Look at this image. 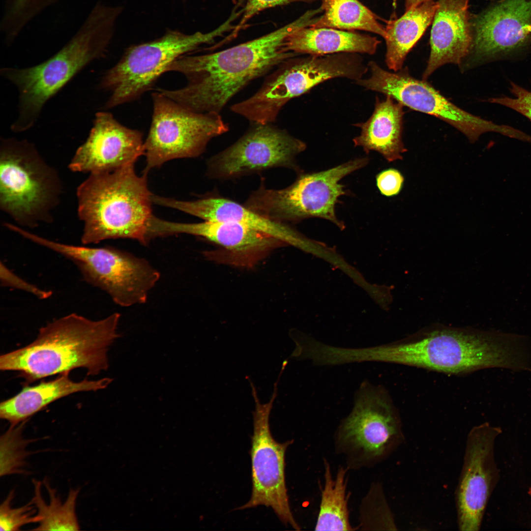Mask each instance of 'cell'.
I'll return each instance as SVG.
<instances>
[{"instance_id": "11", "label": "cell", "mask_w": 531, "mask_h": 531, "mask_svg": "<svg viewBox=\"0 0 531 531\" xmlns=\"http://www.w3.org/2000/svg\"><path fill=\"white\" fill-rule=\"evenodd\" d=\"M151 122L144 142L143 174L177 158L196 157L229 125L220 113L191 110L156 90L151 94Z\"/></svg>"}, {"instance_id": "10", "label": "cell", "mask_w": 531, "mask_h": 531, "mask_svg": "<svg viewBox=\"0 0 531 531\" xmlns=\"http://www.w3.org/2000/svg\"><path fill=\"white\" fill-rule=\"evenodd\" d=\"M367 157L357 158L328 170L298 173L295 180L280 189L267 188L263 178L259 187L253 191L243 204L270 220L287 224L311 217L329 220L341 229L336 204L347 194L340 183L345 177L367 165Z\"/></svg>"}, {"instance_id": "30", "label": "cell", "mask_w": 531, "mask_h": 531, "mask_svg": "<svg viewBox=\"0 0 531 531\" xmlns=\"http://www.w3.org/2000/svg\"><path fill=\"white\" fill-rule=\"evenodd\" d=\"M25 422L16 425H10L0 437L1 477L24 472L23 468L29 454L26 447L31 442V440L25 439L22 436Z\"/></svg>"}, {"instance_id": "32", "label": "cell", "mask_w": 531, "mask_h": 531, "mask_svg": "<svg viewBox=\"0 0 531 531\" xmlns=\"http://www.w3.org/2000/svg\"><path fill=\"white\" fill-rule=\"evenodd\" d=\"M509 90L513 97L490 98L488 101L510 108L531 121V91L513 82L510 83Z\"/></svg>"}, {"instance_id": "24", "label": "cell", "mask_w": 531, "mask_h": 531, "mask_svg": "<svg viewBox=\"0 0 531 531\" xmlns=\"http://www.w3.org/2000/svg\"><path fill=\"white\" fill-rule=\"evenodd\" d=\"M437 1L429 0L405 11L400 18L395 15L386 20L385 62L394 72L400 70L406 57L432 22Z\"/></svg>"}, {"instance_id": "2", "label": "cell", "mask_w": 531, "mask_h": 531, "mask_svg": "<svg viewBox=\"0 0 531 531\" xmlns=\"http://www.w3.org/2000/svg\"><path fill=\"white\" fill-rule=\"evenodd\" d=\"M312 22V15L306 12L292 22L255 39L219 52L181 56L167 72L181 74L186 85L176 89L156 90L194 111L220 113L250 82L299 55L287 49L286 39L294 31Z\"/></svg>"}, {"instance_id": "12", "label": "cell", "mask_w": 531, "mask_h": 531, "mask_svg": "<svg viewBox=\"0 0 531 531\" xmlns=\"http://www.w3.org/2000/svg\"><path fill=\"white\" fill-rule=\"evenodd\" d=\"M371 75L355 82L367 90L382 93L412 109L434 116L450 124L471 142L483 134L496 132L511 138L518 134L513 127L499 124L475 116L459 108L424 80L411 76L405 69L391 72L374 61L368 63Z\"/></svg>"}, {"instance_id": "7", "label": "cell", "mask_w": 531, "mask_h": 531, "mask_svg": "<svg viewBox=\"0 0 531 531\" xmlns=\"http://www.w3.org/2000/svg\"><path fill=\"white\" fill-rule=\"evenodd\" d=\"M398 411L387 390L362 381L355 391L350 413L333 436L334 450L349 471L374 467L398 446L403 436Z\"/></svg>"}, {"instance_id": "9", "label": "cell", "mask_w": 531, "mask_h": 531, "mask_svg": "<svg viewBox=\"0 0 531 531\" xmlns=\"http://www.w3.org/2000/svg\"><path fill=\"white\" fill-rule=\"evenodd\" d=\"M25 237L71 261L84 281L105 292L122 307L145 303L160 278L159 271L146 259L115 247L68 244L30 232Z\"/></svg>"}, {"instance_id": "4", "label": "cell", "mask_w": 531, "mask_h": 531, "mask_svg": "<svg viewBox=\"0 0 531 531\" xmlns=\"http://www.w3.org/2000/svg\"><path fill=\"white\" fill-rule=\"evenodd\" d=\"M122 9L97 2L74 35L50 58L31 67L0 70V75L19 92L12 131L22 132L33 127L49 100L87 65L105 55Z\"/></svg>"}, {"instance_id": "35", "label": "cell", "mask_w": 531, "mask_h": 531, "mask_svg": "<svg viewBox=\"0 0 531 531\" xmlns=\"http://www.w3.org/2000/svg\"><path fill=\"white\" fill-rule=\"evenodd\" d=\"M404 181L402 174L393 168L385 170L377 175V186L384 196L391 197L397 195L401 191Z\"/></svg>"}, {"instance_id": "37", "label": "cell", "mask_w": 531, "mask_h": 531, "mask_svg": "<svg viewBox=\"0 0 531 531\" xmlns=\"http://www.w3.org/2000/svg\"><path fill=\"white\" fill-rule=\"evenodd\" d=\"M528 493L530 496L531 497V487L529 488Z\"/></svg>"}, {"instance_id": "18", "label": "cell", "mask_w": 531, "mask_h": 531, "mask_svg": "<svg viewBox=\"0 0 531 531\" xmlns=\"http://www.w3.org/2000/svg\"><path fill=\"white\" fill-rule=\"evenodd\" d=\"M149 233L152 237L178 234L201 236L220 246L236 258L253 260L285 244L268 234L230 221L178 223L153 216L149 226Z\"/></svg>"}, {"instance_id": "14", "label": "cell", "mask_w": 531, "mask_h": 531, "mask_svg": "<svg viewBox=\"0 0 531 531\" xmlns=\"http://www.w3.org/2000/svg\"><path fill=\"white\" fill-rule=\"evenodd\" d=\"M252 124L235 143L208 160L209 177L234 179L277 167L300 173L295 159L306 144L271 123Z\"/></svg>"}, {"instance_id": "3", "label": "cell", "mask_w": 531, "mask_h": 531, "mask_svg": "<svg viewBox=\"0 0 531 531\" xmlns=\"http://www.w3.org/2000/svg\"><path fill=\"white\" fill-rule=\"evenodd\" d=\"M120 314L92 320L76 313L40 328L32 343L0 357L1 371H17L26 383L78 368L94 376L107 369L108 347L120 336Z\"/></svg>"}, {"instance_id": "21", "label": "cell", "mask_w": 531, "mask_h": 531, "mask_svg": "<svg viewBox=\"0 0 531 531\" xmlns=\"http://www.w3.org/2000/svg\"><path fill=\"white\" fill-rule=\"evenodd\" d=\"M69 373L35 385H24L18 394L1 402L0 418L8 421L10 425H18L60 398L76 392L105 388L113 380L110 378L96 381L85 379L76 382L69 378Z\"/></svg>"}, {"instance_id": "36", "label": "cell", "mask_w": 531, "mask_h": 531, "mask_svg": "<svg viewBox=\"0 0 531 531\" xmlns=\"http://www.w3.org/2000/svg\"><path fill=\"white\" fill-rule=\"evenodd\" d=\"M429 0H405V11L414 8L420 4ZM395 2L396 0H393Z\"/></svg>"}, {"instance_id": "25", "label": "cell", "mask_w": 531, "mask_h": 531, "mask_svg": "<svg viewBox=\"0 0 531 531\" xmlns=\"http://www.w3.org/2000/svg\"><path fill=\"white\" fill-rule=\"evenodd\" d=\"M324 485L321 492L319 514L315 526V531H356L350 521L348 501L350 493H347L349 470L340 466L335 477L329 463L323 458Z\"/></svg>"}, {"instance_id": "22", "label": "cell", "mask_w": 531, "mask_h": 531, "mask_svg": "<svg viewBox=\"0 0 531 531\" xmlns=\"http://www.w3.org/2000/svg\"><path fill=\"white\" fill-rule=\"evenodd\" d=\"M403 105L387 95L384 100L376 97L374 112L365 122L357 123L360 134L353 139L355 147L368 153L376 151L387 161L402 159L406 151L402 138Z\"/></svg>"}, {"instance_id": "5", "label": "cell", "mask_w": 531, "mask_h": 531, "mask_svg": "<svg viewBox=\"0 0 531 531\" xmlns=\"http://www.w3.org/2000/svg\"><path fill=\"white\" fill-rule=\"evenodd\" d=\"M147 177V174H137L135 163L111 172L88 174L76 191L83 245L117 238L148 244L152 194Z\"/></svg>"}, {"instance_id": "13", "label": "cell", "mask_w": 531, "mask_h": 531, "mask_svg": "<svg viewBox=\"0 0 531 531\" xmlns=\"http://www.w3.org/2000/svg\"><path fill=\"white\" fill-rule=\"evenodd\" d=\"M248 380L255 403L252 413L254 429L250 451L252 494L248 502L237 509L262 505L270 507L284 524L291 526L295 530H300L290 508L285 482V453L294 441L277 442L273 438L269 427V414L277 395L278 380L274 383L269 401L262 404L254 384Z\"/></svg>"}, {"instance_id": "23", "label": "cell", "mask_w": 531, "mask_h": 531, "mask_svg": "<svg viewBox=\"0 0 531 531\" xmlns=\"http://www.w3.org/2000/svg\"><path fill=\"white\" fill-rule=\"evenodd\" d=\"M381 41L376 37L332 28L303 27L286 38L287 49L297 54L323 56L351 53L374 54Z\"/></svg>"}, {"instance_id": "16", "label": "cell", "mask_w": 531, "mask_h": 531, "mask_svg": "<svg viewBox=\"0 0 531 531\" xmlns=\"http://www.w3.org/2000/svg\"><path fill=\"white\" fill-rule=\"evenodd\" d=\"M143 134L118 121L112 113L97 112L86 140L76 150L68 164L76 173L111 172L144 154Z\"/></svg>"}, {"instance_id": "19", "label": "cell", "mask_w": 531, "mask_h": 531, "mask_svg": "<svg viewBox=\"0 0 531 531\" xmlns=\"http://www.w3.org/2000/svg\"><path fill=\"white\" fill-rule=\"evenodd\" d=\"M469 0H438L431 30V52L423 80L446 63L460 64L474 40Z\"/></svg>"}, {"instance_id": "33", "label": "cell", "mask_w": 531, "mask_h": 531, "mask_svg": "<svg viewBox=\"0 0 531 531\" xmlns=\"http://www.w3.org/2000/svg\"><path fill=\"white\" fill-rule=\"evenodd\" d=\"M0 280L1 286L21 290L34 295L39 299H46L53 295L51 290L42 289L24 279L0 262Z\"/></svg>"}, {"instance_id": "34", "label": "cell", "mask_w": 531, "mask_h": 531, "mask_svg": "<svg viewBox=\"0 0 531 531\" xmlns=\"http://www.w3.org/2000/svg\"><path fill=\"white\" fill-rule=\"evenodd\" d=\"M316 0H247L243 8V15L239 23L230 35L232 39L236 37L237 33L244 28L246 23L254 16L268 8L277 6L284 5L296 2L311 3Z\"/></svg>"}, {"instance_id": "6", "label": "cell", "mask_w": 531, "mask_h": 531, "mask_svg": "<svg viewBox=\"0 0 531 531\" xmlns=\"http://www.w3.org/2000/svg\"><path fill=\"white\" fill-rule=\"evenodd\" d=\"M57 170L27 140L1 138L0 208L23 228L54 220L63 194Z\"/></svg>"}, {"instance_id": "15", "label": "cell", "mask_w": 531, "mask_h": 531, "mask_svg": "<svg viewBox=\"0 0 531 531\" xmlns=\"http://www.w3.org/2000/svg\"><path fill=\"white\" fill-rule=\"evenodd\" d=\"M500 427L485 422L473 427L467 440L456 492L458 524L463 531L479 530L489 498L499 479L494 456Z\"/></svg>"}, {"instance_id": "26", "label": "cell", "mask_w": 531, "mask_h": 531, "mask_svg": "<svg viewBox=\"0 0 531 531\" xmlns=\"http://www.w3.org/2000/svg\"><path fill=\"white\" fill-rule=\"evenodd\" d=\"M320 1L323 14L309 27L364 30L385 37V27L379 21L383 20L358 0Z\"/></svg>"}, {"instance_id": "27", "label": "cell", "mask_w": 531, "mask_h": 531, "mask_svg": "<svg viewBox=\"0 0 531 531\" xmlns=\"http://www.w3.org/2000/svg\"><path fill=\"white\" fill-rule=\"evenodd\" d=\"M34 495L31 500L41 519L33 531H78L80 526L77 517L76 506L80 489H70L66 500L62 502L56 490L46 479L44 485L49 496L47 503L41 495V483L32 480Z\"/></svg>"}, {"instance_id": "1", "label": "cell", "mask_w": 531, "mask_h": 531, "mask_svg": "<svg viewBox=\"0 0 531 531\" xmlns=\"http://www.w3.org/2000/svg\"><path fill=\"white\" fill-rule=\"evenodd\" d=\"M365 362L401 364L450 375L487 368L531 371V339L526 335L435 325L400 340L365 347Z\"/></svg>"}, {"instance_id": "31", "label": "cell", "mask_w": 531, "mask_h": 531, "mask_svg": "<svg viewBox=\"0 0 531 531\" xmlns=\"http://www.w3.org/2000/svg\"><path fill=\"white\" fill-rule=\"evenodd\" d=\"M14 491L11 490L0 506V531H20L28 524L38 523L41 517L31 502L19 507H13L11 502L14 497Z\"/></svg>"}, {"instance_id": "17", "label": "cell", "mask_w": 531, "mask_h": 531, "mask_svg": "<svg viewBox=\"0 0 531 531\" xmlns=\"http://www.w3.org/2000/svg\"><path fill=\"white\" fill-rule=\"evenodd\" d=\"M472 50L477 60L505 55L531 38V0H502L476 17Z\"/></svg>"}, {"instance_id": "20", "label": "cell", "mask_w": 531, "mask_h": 531, "mask_svg": "<svg viewBox=\"0 0 531 531\" xmlns=\"http://www.w3.org/2000/svg\"><path fill=\"white\" fill-rule=\"evenodd\" d=\"M157 205L176 209L204 221H230L244 225L268 234L285 244L296 246L305 244V239L288 224L270 220L252 211L244 205L218 196L185 201L160 196Z\"/></svg>"}, {"instance_id": "8", "label": "cell", "mask_w": 531, "mask_h": 531, "mask_svg": "<svg viewBox=\"0 0 531 531\" xmlns=\"http://www.w3.org/2000/svg\"><path fill=\"white\" fill-rule=\"evenodd\" d=\"M234 21L230 16L219 27L206 33L187 34L169 30L160 38L127 48L118 62L105 72L99 84L101 89L111 93L104 108L140 98L152 88L173 62L204 45L213 44L217 38L235 29Z\"/></svg>"}, {"instance_id": "28", "label": "cell", "mask_w": 531, "mask_h": 531, "mask_svg": "<svg viewBox=\"0 0 531 531\" xmlns=\"http://www.w3.org/2000/svg\"><path fill=\"white\" fill-rule=\"evenodd\" d=\"M60 0H4L0 32L10 46L28 25L48 8Z\"/></svg>"}, {"instance_id": "29", "label": "cell", "mask_w": 531, "mask_h": 531, "mask_svg": "<svg viewBox=\"0 0 531 531\" xmlns=\"http://www.w3.org/2000/svg\"><path fill=\"white\" fill-rule=\"evenodd\" d=\"M359 519L358 530H397L380 483L371 485L361 501Z\"/></svg>"}]
</instances>
